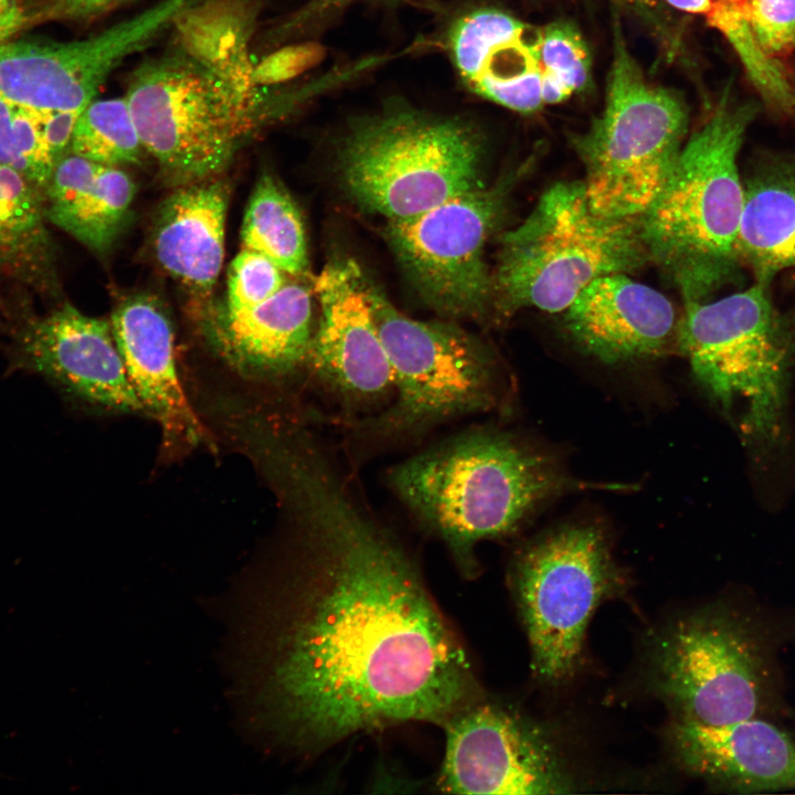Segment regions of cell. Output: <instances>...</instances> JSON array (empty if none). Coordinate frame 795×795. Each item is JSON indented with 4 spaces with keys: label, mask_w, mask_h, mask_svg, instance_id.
<instances>
[{
    "label": "cell",
    "mask_w": 795,
    "mask_h": 795,
    "mask_svg": "<svg viewBox=\"0 0 795 795\" xmlns=\"http://www.w3.org/2000/svg\"><path fill=\"white\" fill-rule=\"evenodd\" d=\"M229 188L212 178L179 186L159 206L152 246L160 266L199 296L216 284L224 257Z\"/></svg>",
    "instance_id": "23"
},
{
    "label": "cell",
    "mask_w": 795,
    "mask_h": 795,
    "mask_svg": "<svg viewBox=\"0 0 795 795\" xmlns=\"http://www.w3.org/2000/svg\"><path fill=\"white\" fill-rule=\"evenodd\" d=\"M677 343L698 382L730 418L757 462L788 441L795 371V315L754 282L714 301H687Z\"/></svg>",
    "instance_id": "4"
},
{
    "label": "cell",
    "mask_w": 795,
    "mask_h": 795,
    "mask_svg": "<svg viewBox=\"0 0 795 795\" xmlns=\"http://www.w3.org/2000/svg\"><path fill=\"white\" fill-rule=\"evenodd\" d=\"M363 287L392 368L395 396L362 422L360 432L380 442L404 441L496 406L501 380L483 344L449 325L403 315L364 275Z\"/></svg>",
    "instance_id": "10"
},
{
    "label": "cell",
    "mask_w": 795,
    "mask_h": 795,
    "mask_svg": "<svg viewBox=\"0 0 795 795\" xmlns=\"http://www.w3.org/2000/svg\"><path fill=\"white\" fill-rule=\"evenodd\" d=\"M358 0H311L294 19L292 25L333 13Z\"/></svg>",
    "instance_id": "37"
},
{
    "label": "cell",
    "mask_w": 795,
    "mask_h": 795,
    "mask_svg": "<svg viewBox=\"0 0 795 795\" xmlns=\"http://www.w3.org/2000/svg\"><path fill=\"white\" fill-rule=\"evenodd\" d=\"M785 636L759 607L720 601L671 622L649 650L653 688L674 718L721 725L787 716Z\"/></svg>",
    "instance_id": "5"
},
{
    "label": "cell",
    "mask_w": 795,
    "mask_h": 795,
    "mask_svg": "<svg viewBox=\"0 0 795 795\" xmlns=\"http://www.w3.org/2000/svg\"><path fill=\"white\" fill-rule=\"evenodd\" d=\"M320 321L309 359L320 381L347 406L362 409L393 392L392 368L379 336L363 273L351 259L328 264L315 280Z\"/></svg>",
    "instance_id": "15"
},
{
    "label": "cell",
    "mask_w": 795,
    "mask_h": 795,
    "mask_svg": "<svg viewBox=\"0 0 795 795\" xmlns=\"http://www.w3.org/2000/svg\"><path fill=\"white\" fill-rule=\"evenodd\" d=\"M709 25L731 44L765 106L778 117L795 119V78L784 62L771 59L755 43L741 18L718 0L706 13Z\"/></svg>",
    "instance_id": "29"
},
{
    "label": "cell",
    "mask_w": 795,
    "mask_h": 795,
    "mask_svg": "<svg viewBox=\"0 0 795 795\" xmlns=\"http://www.w3.org/2000/svg\"><path fill=\"white\" fill-rule=\"evenodd\" d=\"M124 96L144 150L177 186L222 172L275 116L258 91H239L179 47L141 63Z\"/></svg>",
    "instance_id": "6"
},
{
    "label": "cell",
    "mask_w": 795,
    "mask_h": 795,
    "mask_svg": "<svg viewBox=\"0 0 795 795\" xmlns=\"http://www.w3.org/2000/svg\"><path fill=\"white\" fill-rule=\"evenodd\" d=\"M150 39L136 17L81 41L9 40L0 45V95L31 109L81 112L118 63Z\"/></svg>",
    "instance_id": "16"
},
{
    "label": "cell",
    "mask_w": 795,
    "mask_h": 795,
    "mask_svg": "<svg viewBox=\"0 0 795 795\" xmlns=\"http://www.w3.org/2000/svg\"><path fill=\"white\" fill-rule=\"evenodd\" d=\"M45 115L0 95V163L18 170L43 190L57 165L44 138Z\"/></svg>",
    "instance_id": "30"
},
{
    "label": "cell",
    "mask_w": 795,
    "mask_h": 795,
    "mask_svg": "<svg viewBox=\"0 0 795 795\" xmlns=\"http://www.w3.org/2000/svg\"><path fill=\"white\" fill-rule=\"evenodd\" d=\"M142 150L125 96L95 98L80 113L72 136V153L120 168L137 163Z\"/></svg>",
    "instance_id": "28"
},
{
    "label": "cell",
    "mask_w": 795,
    "mask_h": 795,
    "mask_svg": "<svg viewBox=\"0 0 795 795\" xmlns=\"http://www.w3.org/2000/svg\"><path fill=\"white\" fill-rule=\"evenodd\" d=\"M286 275L265 255L242 247L229 268L225 309L240 311L264 303L287 283Z\"/></svg>",
    "instance_id": "32"
},
{
    "label": "cell",
    "mask_w": 795,
    "mask_h": 795,
    "mask_svg": "<svg viewBox=\"0 0 795 795\" xmlns=\"http://www.w3.org/2000/svg\"><path fill=\"white\" fill-rule=\"evenodd\" d=\"M296 552L234 592L229 639L250 731L310 754L407 721L444 723L477 698L468 657L402 544L318 444L282 473Z\"/></svg>",
    "instance_id": "1"
},
{
    "label": "cell",
    "mask_w": 795,
    "mask_h": 795,
    "mask_svg": "<svg viewBox=\"0 0 795 795\" xmlns=\"http://www.w3.org/2000/svg\"><path fill=\"white\" fill-rule=\"evenodd\" d=\"M135 192V183L119 167L70 152L44 188L45 215L89 250L104 253L124 230Z\"/></svg>",
    "instance_id": "24"
},
{
    "label": "cell",
    "mask_w": 795,
    "mask_h": 795,
    "mask_svg": "<svg viewBox=\"0 0 795 795\" xmlns=\"http://www.w3.org/2000/svg\"><path fill=\"white\" fill-rule=\"evenodd\" d=\"M256 7L251 0H204L173 21L177 47L239 91L257 92L248 45Z\"/></svg>",
    "instance_id": "26"
},
{
    "label": "cell",
    "mask_w": 795,
    "mask_h": 795,
    "mask_svg": "<svg viewBox=\"0 0 795 795\" xmlns=\"http://www.w3.org/2000/svg\"><path fill=\"white\" fill-rule=\"evenodd\" d=\"M563 312L571 339L608 364L656 357L677 338L669 299L625 273L593 280Z\"/></svg>",
    "instance_id": "18"
},
{
    "label": "cell",
    "mask_w": 795,
    "mask_h": 795,
    "mask_svg": "<svg viewBox=\"0 0 795 795\" xmlns=\"http://www.w3.org/2000/svg\"><path fill=\"white\" fill-rule=\"evenodd\" d=\"M480 160V139L466 123L401 109L356 124L337 167L351 199L391 221L484 187Z\"/></svg>",
    "instance_id": "8"
},
{
    "label": "cell",
    "mask_w": 795,
    "mask_h": 795,
    "mask_svg": "<svg viewBox=\"0 0 795 795\" xmlns=\"http://www.w3.org/2000/svg\"><path fill=\"white\" fill-rule=\"evenodd\" d=\"M667 742L681 768L734 794L795 791V738L774 720L707 725L672 718Z\"/></svg>",
    "instance_id": "17"
},
{
    "label": "cell",
    "mask_w": 795,
    "mask_h": 795,
    "mask_svg": "<svg viewBox=\"0 0 795 795\" xmlns=\"http://www.w3.org/2000/svg\"><path fill=\"white\" fill-rule=\"evenodd\" d=\"M0 333L9 371L41 375L92 406L142 411L109 320L63 303L45 314L34 308L0 320Z\"/></svg>",
    "instance_id": "14"
},
{
    "label": "cell",
    "mask_w": 795,
    "mask_h": 795,
    "mask_svg": "<svg viewBox=\"0 0 795 795\" xmlns=\"http://www.w3.org/2000/svg\"><path fill=\"white\" fill-rule=\"evenodd\" d=\"M495 9L473 11L451 32V50L467 87L496 104L520 113L542 105L539 33Z\"/></svg>",
    "instance_id": "20"
},
{
    "label": "cell",
    "mask_w": 795,
    "mask_h": 795,
    "mask_svg": "<svg viewBox=\"0 0 795 795\" xmlns=\"http://www.w3.org/2000/svg\"><path fill=\"white\" fill-rule=\"evenodd\" d=\"M324 54L318 44H300L282 49L254 66L253 78L256 85L279 83L310 68Z\"/></svg>",
    "instance_id": "34"
},
{
    "label": "cell",
    "mask_w": 795,
    "mask_h": 795,
    "mask_svg": "<svg viewBox=\"0 0 795 795\" xmlns=\"http://www.w3.org/2000/svg\"><path fill=\"white\" fill-rule=\"evenodd\" d=\"M687 128L681 98L646 81L615 25L604 109L574 141L592 210L638 220L671 172Z\"/></svg>",
    "instance_id": "9"
},
{
    "label": "cell",
    "mask_w": 795,
    "mask_h": 795,
    "mask_svg": "<svg viewBox=\"0 0 795 795\" xmlns=\"http://www.w3.org/2000/svg\"><path fill=\"white\" fill-rule=\"evenodd\" d=\"M625 583L593 527H563L522 550L512 584L541 680L559 683L574 674L594 611L619 595Z\"/></svg>",
    "instance_id": "11"
},
{
    "label": "cell",
    "mask_w": 795,
    "mask_h": 795,
    "mask_svg": "<svg viewBox=\"0 0 795 795\" xmlns=\"http://www.w3.org/2000/svg\"><path fill=\"white\" fill-rule=\"evenodd\" d=\"M19 31L15 28H0V45L11 40Z\"/></svg>",
    "instance_id": "41"
},
{
    "label": "cell",
    "mask_w": 795,
    "mask_h": 795,
    "mask_svg": "<svg viewBox=\"0 0 795 795\" xmlns=\"http://www.w3.org/2000/svg\"><path fill=\"white\" fill-rule=\"evenodd\" d=\"M242 247L272 259L287 275L306 274L307 244L299 211L271 176L259 178L250 198L241 230Z\"/></svg>",
    "instance_id": "27"
},
{
    "label": "cell",
    "mask_w": 795,
    "mask_h": 795,
    "mask_svg": "<svg viewBox=\"0 0 795 795\" xmlns=\"http://www.w3.org/2000/svg\"><path fill=\"white\" fill-rule=\"evenodd\" d=\"M128 0H53L44 10V18L88 20L117 8Z\"/></svg>",
    "instance_id": "35"
},
{
    "label": "cell",
    "mask_w": 795,
    "mask_h": 795,
    "mask_svg": "<svg viewBox=\"0 0 795 795\" xmlns=\"http://www.w3.org/2000/svg\"><path fill=\"white\" fill-rule=\"evenodd\" d=\"M312 299L298 283H286L274 296L250 309H221L205 325L216 353L242 375L275 380L308 361Z\"/></svg>",
    "instance_id": "19"
},
{
    "label": "cell",
    "mask_w": 795,
    "mask_h": 795,
    "mask_svg": "<svg viewBox=\"0 0 795 795\" xmlns=\"http://www.w3.org/2000/svg\"><path fill=\"white\" fill-rule=\"evenodd\" d=\"M632 7L636 12L644 14L645 18L658 22L656 14L660 9L658 0H616Z\"/></svg>",
    "instance_id": "39"
},
{
    "label": "cell",
    "mask_w": 795,
    "mask_h": 795,
    "mask_svg": "<svg viewBox=\"0 0 795 795\" xmlns=\"http://www.w3.org/2000/svg\"><path fill=\"white\" fill-rule=\"evenodd\" d=\"M32 17L22 6L21 0H0V28L23 29Z\"/></svg>",
    "instance_id": "38"
},
{
    "label": "cell",
    "mask_w": 795,
    "mask_h": 795,
    "mask_svg": "<svg viewBox=\"0 0 795 795\" xmlns=\"http://www.w3.org/2000/svg\"><path fill=\"white\" fill-rule=\"evenodd\" d=\"M446 724L437 780L454 794H565L574 789L560 752L537 723L496 703L473 700Z\"/></svg>",
    "instance_id": "13"
},
{
    "label": "cell",
    "mask_w": 795,
    "mask_h": 795,
    "mask_svg": "<svg viewBox=\"0 0 795 795\" xmlns=\"http://www.w3.org/2000/svg\"><path fill=\"white\" fill-rule=\"evenodd\" d=\"M743 187L740 259L754 282L771 286L783 271L795 269V157L760 159Z\"/></svg>",
    "instance_id": "25"
},
{
    "label": "cell",
    "mask_w": 795,
    "mask_h": 795,
    "mask_svg": "<svg viewBox=\"0 0 795 795\" xmlns=\"http://www.w3.org/2000/svg\"><path fill=\"white\" fill-rule=\"evenodd\" d=\"M671 7L690 13L706 14L712 4V0H665Z\"/></svg>",
    "instance_id": "40"
},
{
    "label": "cell",
    "mask_w": 795,
    "mask_h": 795,
    "mask_svg": "<svg viewBox=\"0 0 795 795\" xmlns=\"http://www.w3.org/2000/svg\"><path fill=\"white\" fill-rule=\"evenodd\" d=\"M500 189H479L421 214L389 221L388 239L410 280L436 310L481 315L494 289L484 246L501 209Z\"/></svg>",
    "instance_id": "12"
},
{
    "label": "cell",
    "mask_w": 795,
    "mask_h": 795,
    "mask_svg": "<svg viewBox=\"0 0 795 795\" xmlns=\"http://www.w3.org/2000/svg\"><path fill=\"white\" fill-rule=\"evenodd\" d=\"M47 223L44 190L0 163V320L57 296L56 248Z\"/></svg>",
    "instance_id": "22"
},
{
    "label": "cell",
    "mask_w": 795,
    "mask_h": 795,
    "mask_svg": "<svg viewBox=\"0 0 795 795\" xmlns=\"http://www.w3.org/2000/svg\"><path fill=\"white\" fill-rule=\"evenodd\" d=\"M648 257L638 220L597 214L583 182H558L502 236L494 289L505 310L562 312L593 280L627 274Z\"/></svg>",
    "instance_id": "7"
},
{
    "label": "cell",
    "mask_w": 795,
    "mask_h": 795,
    "mask_svg": "<svg viewBox=\"0 0 795 795\" xmlns=\"http://www.w3.org/2000/svg\"><path fill=\"white\" fill-rule=\"evenodd\" d=\"M109 322L142 411L161 425L167 438L201 441L203 430L182 389L172 328L159 303L134 295L118 305Z\"/></svg>",
    "instance_id": "21"
},
{
    "label": "cell",
    "mask_w": 795,
    "mask_h": 795,
    "mask_svg": "<svg viewBox=\"0 0 795 795\" xmlns=\"http://www.w3.org/2000/svg\"><path fill=\"white\" fill-rule=\"evenodd\" d=\"M759 113L725 86L706 123L682 146L662 189L638 219L648 252L687 301L741 282L738 236L744 187L738 158Z\"/></svg>",
    "instance_id": "2"
},
{
    "label": "cell",
    "mask_w": 795,
    "mask_h": 795,
    "mask_svg": "<svg viewBox=\"0 0 795 795\" xmlns=\"http://www.w3.org/2000/svg\"><path fill=\"white\" fill-rule=\"evenodd\" d=\"M541 67L555 73L574 91L590 80L591 59L580 32L570 23L555 22L539 32Z\"/></svg>",
    "instance_id": "33"
},
{
    "label": "cell",
    "mask_w": 795,
    "mask_h": 795,
    "mask_svg": "<svg viewBox=\"0 0 795 795\" xmlns=\"http://www.w3.org/2000/svg\"><path fill=\"white\" fill-rule=\"evenodd\" d=\"M572 93L568 84L555 73L541 67V97L543 104H555L566 99Z\"/></svg>",
    "instance_id": "36"
},
{
    "label": "cell",
    "mask_w": 795,
    "mask_h": 795,
    "mask_svg": "<svg viewBox=\"0 0 795 795\" xmlns=\"http://www.w3.org/2000/svg\"><path fill=\"white\" fill-rule=\"evenodd\" d=\"M390 485L460 568L474 574L478 542L513 531L569 480L550 459L512 436L475 430L399 464Z\"/></svg>",
    "instance_id": "3"
},
{
    "label": "cell",
    "mask_w": 795,
    "mask_h": 795,
    "mask_svg": "<svg viewBox=\"0 0 795 795\" xmlns=\"http://www.w3.org/2000/svg\"><path fill=\"white\" fill-rule=\"evenodd\" d=\"M743 21L757 46L784 62L795 51V0H718Z\"/></svg>",
    "instance_id": "31"
}]
</instances>
